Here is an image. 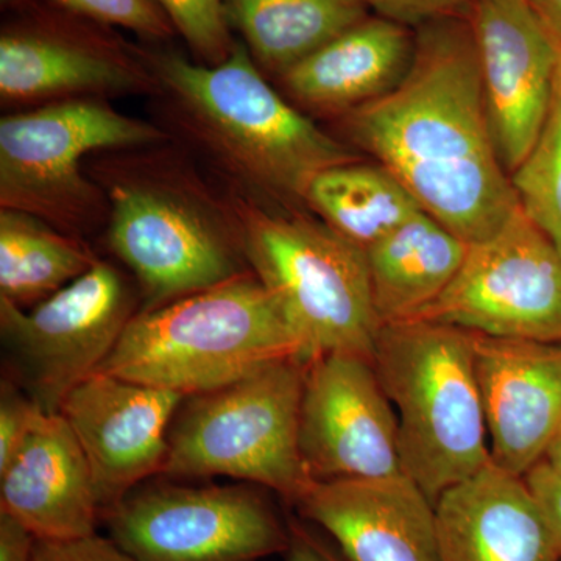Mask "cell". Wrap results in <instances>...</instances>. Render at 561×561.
<instances>
[{"mask_svg": "<svg viewBox=\"0 0 561 561\" xmlns=\"http://www.w3.org/2000/svg\"><path fill=\"white\" fill-rule=\"evenodd\" d=\"M468 249L467 242L420 210L365 250L381 328L416 320L431 308L451 286Z\"/></svg>", "mask_w": 561, "mask_h": 561, "instance_id": "44dd1931", "label": "cell"}, {"mask_svg": "<svg viewBox=\"0 0 561 561\" xmlns=\"http://www.w3.org/2000/svg\"><path fill=\"white\" fill-rule=\"evenodd\" d=\"M31 561H138L121 548L113 538L98 531L87 537L66 540H36Z\"/></svg>", "mask_w": 561, "mask_h": 561, "instance_id": "f1b7e54d", "label": "cell"}, {"mask_svg": "<svg viewBox=\"0 0 561 561\" xmlns=\"http://www.w3.org/2000/svg\"><path fill=\"white\" fill-rule=\"evenodd\" d=\"M0 32L3 105L157 92L147 51L114 28L83 20L51 0L10 13Z\"/></svg>", "mask_w": 561, "mask_h": 561, "instance_id": "8fae6325", "label": "cell"}, {"mask_svg": "<svg viewBox=\"0 0 561 561\" xmlns=\"http://www.w3.org/2000/svg\"><path fill=\"white\" fill-rule=\"evenodd\" d=\"M286 357L305 360L300 342L271 291L247 271L136 312L98 373L190 398Z\"/></svg>", "mask_w": 561, "mask_h": 561, "instance_id": "3957f363", "label": "cell"}, {"mask_svg": "<svg viewBox=\"0 0 561 561\" xmlns=\"http://www.w3.org/2000/svg\"><path fill=\"white\" fill-rule=\"evenodd\" d=\"M224 5L251 58L276 77L368 18L360 0H224Z\"/></svg>", "mask_w": 561, "mask_h": 561, "instance_id": "7402d4cb", "label": "cell"}, {"mask_svg": "<svg viewBox=\"0 0 561 561\" xmlns=\"http://www.w3.org/2000/svg\"><path fill=\"white\" fill-rule=\"evenodd\" d=\"M308 362L286 357L241 381L186 398L169 432L162 474L238 479L297 505L312 486L300 451Z\"/></svg>", "mask_w": 561, "mask_h": 561, "instance_id": "52a82bcc", "label": "cell"}, {"mask_svg": "<svg viewBox=\"0 0 561 561\" xmlns=\"http://www.w3.org/2000/svg\"><path fill=\"white\" fill-rule=\"evenodd\" d=\"M415 36L405 25L367 18L279 77L291 101L320 116H345L393 91L408 76Z\"/></svg>", "mask_w": 561, "mask_h": 561, "instance_id": "ffe728a7", "label": "cell"}, {"mask_svg": "<svg viewBox=\"0 0 561 561\" xmlns=\"http://www.w3.org/2000/svg\"><path fill=\"white\" fill-rule=\"evenodd\" d=\"M511 181L524 214L561 253V76L540 138Z\"/></svg>", "mask_w": 561, "mask_h": 561, "instance_id": "d4e9b609", "label": "cell"}, {"mask_svg": "<svg viewBox=\"0 0 561 561\" xmlns=\"http://www.w3.org/2000/svg\"><path fill=\"white\" fill-rule=\"evenodd\" d=\"M561 561V560H560Z\"/></svg>", "mask_w": 561, "mask_h": 561, "instance_id": "d590c367", "label": "cell"}, {"mask_svg": "<svg viewBox=\"0 0 561 561\" xmlns=\"http://www.w3.org/2000/svg\"><path fill=\"white\" fill-rule=\"evenodd\" d=\"M169 139L158 125L98 98L51 102L0 119V208L22 210L80 238L110 216L105 191L84 175L94 151L149 149Z\"/></svg>", "mask_w": 561, "mask_h": 561, "instance_id": "ba28073f", "label": "cell"}, {"mask_svg": "<svg viewBox=\"0 0 561 561\" xmlns=\"http://www.w3.org/2000/svg\"><path fill=\"white\" fill-rule=\"evenodd\" d=\"M146 51L169 121L239 186L236 194L305 203L317 173L360 160L283 99L243 43L219 66Z\"/></svg>", "mask_w": 561, "mask_h": 561, "instance_id": "7a4b0ae2", "label": "cell"}, {"mask_svg": "<svg viewBox=\"0 0 561 561\" xmlns=\"http://www.w3.org/2000/svg\"><path fill=\"white\" fill-rule=\"evenodd\" d=\"M0 513L36 540H66L98 531L103 511L87 456L60 413L41 411L5 467Z\"/></svg>", "mask_w": 561, "mask_h": 561, "instance_id": "ac0fdd59", "label": "cell"}, {"mask_svg": "<svg viewBox=\"0 0 561 561\" xmlns=\"http://www.w3.org/2000/svg\"><path fill=\"white\" fill-rule=\"evenodd\" d=\"M83 239L16 209L0 208V298L27 308L98 262Z\"/></svg>", "mask_w": 561, "mask_h": 561, "instance_id": "cb8c5ba5", "label": "cell"}, {"mask_svg": "<svg viewBox=\"0 0 561 561\" xmlns=\"http://www.w3.org/2000/svg\"><path fill=\"white\" fill-rule=\"evenodd\" d=\"M295 507L346 561H442L435 504L405 472L313 482Z\"/></svg>", "mask_w": 561, "mask_h": 561, "instance_id": "e0dca14e", "label": "cell"}, {"mask_svg": "<svg viewBox=\"0 0 561 561\" xmlns=\"http://www.w3.org/2000/svg\"><path fill=\"white\" fill-rule=\"evenodd\" d=\"M300 451L313 482L404 472L397 412L371 357L334 353L308 362Z\"/></svg>", "mask_w": 561, "mask_h": 561, "instance_id": "4fadbf2b", "label": "cell"}, {"mask_svg": "<svg viewBox=\"0 0 561 561\" xmlns=\"http://www.w3.org/2000/svg\"><path fill=\"white\" fill-rule=\"evenodd\" d=\"M231 203L247 265L278 302L305 360L334 353L373 359L381 323L365 250L319 217L239 194Z\"/></svg>", "mask_w": 561, "mask_h": 561, "instance_id": "8992f818", "label": "cell"}, {"mask_svg": "<svg viewBox=\"0 0 561 561\" xmlns=\"http://www.w3.org/2000/svg\"><path fill=\"white\" fill-rule=\"evenodd\" d=\"M416 320L561 342V253L519 206L500 231L470 245L451 286Z\"/></svg>", "mask_w": 561, "mask_h": 561, "instance_id": "7c38bea8", "label": "cell"}, {"mask_svg": "<svg viewBox=\"0 0 561 561\" xmlns=\"http://www.w3.org/2000/svg\"><path fill=\"white\" fill-rule=\"evenodd\" d=\"M83 20L124 28L149 43L171 39L176 31L157 0H51Z\"/></svg>", "mask_w": 561, "mask_h": 561, "instance_id": "4316f807", "label": "cell"}, {"mask_svg": "<svg viewBox=\"0 0 561 561\" xmlns=\"http://www.w3.org/2000/svg\"><path fill=\"white\" fill-rule=\"evenodd\" d=\"M195 61L219 66L234 50L236 41L225 13L224 0H157Z\"/></svg>", "mask_w": 561, "mask_h": 561, "instance_id": "484cf974", "label": "cell"}, {"mask_svg": "<svg viewBox=\"0 0 561 561\" xmlns=\"http://www.w3.org/2000/svg\"><path fill=\"white\" fill-rule=\"evenodd\" d=\"M35 537L5 513H0V561H31Z\"/></svg>", "mask_w": 561, "mask_h": 561, "instance_id": "d6a6232c", "label": "cell"}, {"mask_svg": "<svg viewBox=\"0 0 561 561\" xmlns=\"http://www.w3.org/2000/svg\"><path fill=\"white\" fill-rule=\"evenodd\" d=\"M135 313L131 287L105 261L31 309L0 298V334L18 383L44 412L58 413L108 359Z\"/></svg>", "mask_w": 561, "mask_h": 561, "instance_id": "30bf717a", "label": "cell"}, {"mask_svg": "<svg viewBox=\"0 0 561 561\" xmlns=\"http://www.w3.org/2000/svg\"><path fill=\"white\" fill-rule=\"evenodd\" d=\"M383 20L405 25H424L448 18H468L474 0H360Z\"/></svg>", "mask_w": 561, "mask_h": 561, "instance_id": "f546056e", "label": "cell"}, {"mask_svg": "<svg viewBox=\"0 0 561 561\" xmlns=\"http://www.w3.org/2000/svg\"><path fill=\"white\" fill-rule=\"evenodd\" d=\"M290 542L286 561H346L335 545L324 541L305 519H290Z\"/></svg>", "mask_w": 561, "mask_h": 561, "instance_id": "1f68e13d", "label": "cell"}, {"mask_svg": "<svg viewBox=\"0 0 561 561\" xmlns=\"http://www.w3.org/2000/svg\"><path fill=\"white\" fill-rule=\"evenodd\" d=\"M524 481L540 505L561 556V476L542 460L524 476Z\"/></svg>", "mask_w": 561, "mask_h": 561, "instance_id": "4dcf8cb0", "label": "cell"}, {"mask_svg": "<svg viewBox=\"0 0 561 561\" xmlns=\"http://www.w3.org/2000/svg\"><path fill=\"white\" fill-rule=\"evenodd\" d=\"M468 21L494 146L511 175L549 119L561 57L529 0H474Z\"/></svg>", "mask_w": 561, "mask_h": 561, "instance_id": "5bb4252c", "label": "cell"}, {"mask_svg": "<svg viewBox=\"0 0 561 561\" xmlns=\"http://www.w3.org/2000/svg\"><path fill=\"white\" fill-rule=\"evenodd\" d=\"M339 121L353 147L468 245L491 238L519 208L494 146L468 18L421 25L404 80Z\"/></svg>", "mask_w": 561, "mask_h": 561, "instance_id": "6da1fadb", "label": "cell"}, {"mask_svg": "<svg viewBox=\"0 0 561 561\" xmlns=\"http://www.w3.org/2000/svg\"><path fill=\"white\" fill-rule=\"evenodd\" d=\"M186 397L95 373L62 401L60 415L92 472L103 522L150 476L162 474L169 432Z\"/></svg>", "mask_w": 561, "mask_h": 561, "instance_id": "9a60e30c", "label": "cell"}, {"mask_svg": "<svg viewBox=\"0 0 561 561\" xmlns=\"http://www.w3.org/2000/svg\"><path fill=\"white\" fill-rule=\"evenodd\" d=\"M442 561H560L524 478L491 461L435 502Z\"/></svg>", "mask_w": 561, "mask_h": 561, "instance_id": "d6986e66", "label": "cell"}, {"mask_svg": "<svg viewBox=\"0 0 561 561\" xmlns=\"http://www.w3.org/2000/svg\"><path fill=\"white\" fill-rule=\"evenodd\" d=\"M165 162H110L101 179L110 203L108 245L158 308L250 271L232 203Z\"/></svg>", "mask_w": 561, "mask_h": 561, "instance_id": "5b68a950", "label": "cell"}, {"mask_svg": "<svg viewBox=\"0 0 561 561\" xmlns=\"http://www.w3.org/2000/svg\"><path fill=\"white\" fill-rule=\"evenodd\" d=\"M256 485H139L105 516L138 561H261L286 553L283 522Z\"/></svg>", "mask_w": 561, "mask_h": 561, "instance_id": "9c48e42d", "label": "cell"}, {"mask_svg": "<svg viewBox=\"0 0 561 561\" xmlns=\"http://www.w3.org/2000/svg\"><path fill=\"white\" fill-rule=\"evenodd\" d=\"M561 57V0H529Z\"/></svg>", "mask_w": 561, "mask_h": 561, "instance_id": "836d02e7", "label": "cell"}, {"mask_svg": "<svg viewBox=\"0 0 561 561\" xmlns=\"http://www.w3.org/2000/svg\"><path fill=\"white\" fill-rule=\"evenodd\" d=\"M373 364L397 412L402 471L434 504L491 463L471 331L431 320L386 324Z\"/></svg>", "mask_w": 561, "mask_h": 561, "instance_id": "277c9868", "label": "cell"}, {"mask_svg": "<svg viewBox=\"0 0 561 561\" xmlns=\"http://www.w3.org/2000/svg\"><path fill=\"white\" fill-rule=\"evenodd\" d=\"M41 411L43 409L27 391L18 387V382L3 379L0 393V468L5 467L20 448Z\"/></svg>", "mask_w": 561, "mask_h": 561, "instance_id": "83f0119b", "label": "cell"}, {"mask_svg": "<svg viewBox=\"0 0 561 561\" xmlns=\"http://www.w3.org/2000/svg\"><path fill=\"white\" fill-rule=\"evenodd\" d=\"M305 203L332 230L364 250L423 210L381 164L360 160L317 173Z\"/></svg>", "mask_w": 561, "mask_h": 561, "instance_id": "603a6c76", "label": "cell"}, {"mask_svg": "<svg viewBox=\"0 0 561 561\" xmlns=\"http://www.w3.org/2000/svg\"><path fill=\"white\" fill-rule=\"evenodd\" d=\"M545 461L553 471L559 472L561 476V431L557 435L556 440H553L548 454H546Z\"/></svg>", "mask_w": 561, "mask_h": 561, "instance_id": "e575fe53", "label": "cell"}, {"mask_svg": "<svg viewBox=\"0 0 561 561\" xmlns=\"http://www.w3.org/2000/svg\"><path fill=\"white\" fill-rule=\"evenodd\" d=\"M472 350L491 461L524 478L561 431V342L472 332Z\"/></svg>", "mask_w": 561, "mask_h": 561, "instance_id": "2e32d148", "label": "cell"}]
</instances>
